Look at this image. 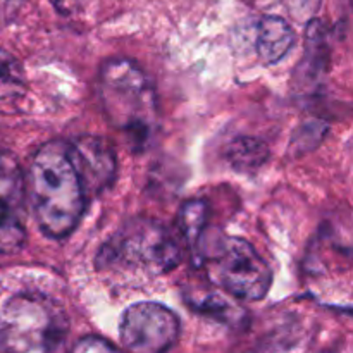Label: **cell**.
<instances>
[{
  "label": "cell",
  "instance_id": "cell-1",
  "mask_svg": "<svg viewBox=\"0 0 353 353\" xmlns=\"http://www.w3.org/2000/svg\"><path fill=\"white\" fill-rule=\"evenodd\" d=\"M30 200L38 228L50 238L69 236L86 207V195L78 178L68 141L41 145L30 164Z\"/></svg>",
  "mask_w": 353,
  "mask_h": 353
},
{
  "label": "cell",
  "instance_id": "cell-2",
  "mask_svg": "<svg viewBox=\"0 0 353 353\" xmlns=\"http://www.w3.org/2000/svg\"><path fill=\"white\" fill-rule=\"evenodd\" d=\"M181 262L174 233L154 219H131L107 241L97 257L102 272L128 279H152L168 274Z\"/></svg>",
  "mask_w": 353,
  "mask_h": 353
},
{
  "label": "cell",
  "instance_id": "cell-3",
  "mask_svg": "<svg viewBox=\"0 0 353 353\" xmlns=\"http://www.w3.org/2000/svg\"><path fill=\"white\" fill-rule=\"evenodd\" d=\"M99 90L109 123L133 147H143L159 119L157 95L143 69L130 59H110L100 69Z\"/></svg>",
  "mask_w": 353,
  "mask_h": 353
},
{
  "label": "cell",
  "instance_id": "cell-4",
  "mask_svg": "<svg viewBox=\"0 0 353 353\" xmlns=\"http://www.w3.org/2000/svg\"><path fill=\"white\" fill-rule=\"evenodd\" d=\"M68 323L50 299L12 296L0 310V353H65Z\"/></svg>",
  "mask_w": 353,
  "mask_h": 353
},
{
  "label": "cell",
  "instance_id": "cell-5",
  "mask_svg": "<svg viewBox=\"0 0 353 353\" xmlns=\"http://www.w3.org/2000/svg\"><path fill=\"white\" fill-rule=\"evenodd\" d=\"M203 261L212 281L233 299L257 302L271 288V269L243 238H223L207 252Z\"/></svg>",
  "mask_w": 353,
  "mask_h": 353
},
{
  "label": "cell",
  "instance_id": "cell-6",
  "mask_svg": "<svg viewBox=\"0 0 353 353\" xmlns=\"http://www.w3.org/2000/svg\"><path fill=\"white\" fill-rule=\"evenodd\" d=\"M119 334L130 353H165L178 340L179 319L162 303H134L123 314Z\"/></svg>",
  "mask_w": 353,
  "mask_h": 353
},
{
  "label": "cell",
  "instance_id": "cell-7",
  "mask_svg": "<svg viewBox=\"0 0 353 353\" xmlns=\"http://www.w3.org/2000/svg\"><path fill=\"white\" fill-rule=\"evenodd\" d=\"M23 171L10 152L0 150V254H17L26 243Z\"/></svg>",
  "mask_w": 353,
  "mask_h": 353
},
{
  "label": "cell",
  "instance_id": "cell-8",
  "mask_svg": "<svg viewBox=\"0 0 353 353\" xmlns=\"http://www.w3.org/2000/svg\"><path fill=\"white\" fill-rule=\"evenodd\" d=\"M68 147L86 200L92 195H99L114 181L117 159L112 147L103 138L85 134L68 141Z\"/></svg>",
  "mask_w": 353,
  "mask_h": 353
},
{
  "label": "cell",
  "instance_id": "cell-9",
  "mask_svg": "<svg viewBox=\"0 0 353 353\" xmlns=\"http://www.w3.org/2000/svg\"><path fill=\"white\" fill-rule=\"evenodd\" d=\"M295 43V31L279 16H265L255 31V50L264 64L281 61Z\"/></svg>",
  "mask_w": 353,
  "mask_h": 353
},
{
  "label": "cell",
  "instance_id": "cell-10",
  "mask_svg": "<svg viewBox=\"0 0 353 353\" xmlns=\"http://www.w3.org/2000/svg\"><path fill=\"white\" fill-rule=\"evenodd\" d=\"M327 57V41L324 28L319 21H310L307 28V41H305V57L300 64V79L305 81H316L317 76L326 69Z\"/></svg>",
  "mask_w": 353,
  "mask_h": 353
},
{
  "label": "cell",
  "instance_id": "cell-11",
  "mask_svg": "<svg viewBox=\"0 0 353 353\" xmlns=\"http://www.w3.org/2000/svg\"><path fill=\"white\" fill-rule=\"evenodd\" d=\"M269 150L264 141L254 137H238L226 147V157L234 169L241 172L255 171L268 159Z\"/></svg>",
  "mask_w": 353,
  "mask_h": 353
},
{
  "label": "cell",
  "instance_id": "cell-12",
  "mask_svg": "<svg viewBox=\"0 0 353 353\" xmlns=\"http://www.w3.org/2000/svg\"><path fill=\"white\" fill-rule=\"evenodd\" d=\"M186 303L193 307L196 312L212 316L216 319L224 321V323H233V321L241 319V309L236 303L231 302L230 299L216 292H195L186 295Z\"/></svg>",
  "mask_w": 353,
  "mask_h": 353
},
{
  "label": "cell",
  "instance_id": "cell-13",
  "mask_svg": "<svg viewBox=\"0 0 353 353\" xmlns=\"http://www.w3.org/2000/svg\"><path fill=\"white\" fill-rule=\"evenodd\" d=\"M26 90V78L21 62L10 52L0 48V103L21 99Z\"/></svg>",
  "mask_w": 353,
  "mask_h": 353
},
{
  "label": "cell",
  "instance_id": "cell-14",
  "mask_svg": "<svg viewBox=\"0 0 353 353\" xmlns=\"http://www.w3.org/2000/svg\"><path fill=\"white\" fill-rule=\"evenodd\" d=\"M207 223V203L203 200H188L183 203L178 216V228L190 248H196Z\"/></svg>",
  "mask_w": 353,
  "mask_h": 353
},
{
  "label": "cell",
  "instance_id": "cell-15",
  "mask_svg": "<svg viewBox=\"0 0 353 353\" xmlns=\"http://www.w3.org/2000/svg\"><path fill=\"white\" fill-rule=\"evenodd\" d=\"M326 134V126L321 123H309L299 130V137L293 138V143L299 147V150H310L316 147L323 137Z\"/></svg>",
  "mask_w": 353,
  "mask_h": 353
},
{
  "label": "cell",
  "instance_id": "cell-16",
  "mask_svg": "<svg viewBox=\"0 0 353 353\" xmlns=\"http://www.w3.org/2000/svg\"><path fill=\"white\" fill-rule=\"evenodd\" d=\"M323 0H285V6L293 19L296 21H312L316 12L319 10Z\"/></svg>",
  "mask_w": 353,
  "mask_h": 353
},
{
  "label": "cell",
  "instance_id": "cell-17",
  "mask_svg": "<svg viewBox=\"0 0 353 353\" xmlns=\"http://www.w3.org/2000/svg\"><path fill=\"white\" fill-rule=\"evenodd\" d=\"M72 353H121L114 345L109 341L102 340L97 336H86L76 343Z\"/></svg>",
  "mask_w": 353,
  "mask_h": 353
},
{
  "label": "cell",
  "instance_id": "cell-18",
  "mask_svg": "<svg viewBox=\"0 0 353 353\" xmlns=\"http://www.w3.org/2000/svg\"><path fill=\"white\" fill-rule=\"evenodd\" d=\"M50 2L59 12L64 14V16H71V14H76L83 9L86 0H50Z\"/></svg>",
  "mask_w": 353,
  "mask_h": 353
},
{
  "label": "cell",
  "instance_id": "cell-19",
  "mask_svg": "<svg viewBox=\"0 0 353 353\" xmlns=\"http://www.w3.org/2000/svg\"><path fill=\"white\" fill-rule=\"evenodd\" d=\"M3 2H9V0H3Z\"/></svg>",
  "mask_w": 353,
  "mask_h": 353
}]
</instances>
